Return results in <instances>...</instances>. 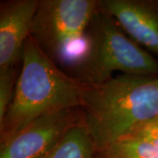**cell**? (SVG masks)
Returning a JSON list of instances; mask_svg holds the SVG:
<instances>
[{
    "label": "cell",
    "mask_w": 158,
    "mask_h": 158,
    "mask_svg": "<svg viewBox=\"0 0 158 158\" xmlns=\"http://www.w3.org/2000/svg\"><path fill=\"white\" fill-rule=\"evenodd\" d=\"M17 79L15 67L0 69V126L11 105Z\"/></svg>",
    "instance_id": "30bf717a"
},
{
    "label": "cell",
    "mask_w": 158,
    "mask_h": 158,
    "mask_svg": "<svg viewBox=\"0 0 158 158\" xmlns=\"http://www.w3.org/2000/svg\"><path fill=\"white\" fill-rule=\"evenodd\" d=\"M81 109L99 151L158 118V77L120 74L89 85Z\"/></svg>",
    "instance_id": "6da1fadb"
},
{
    "label": "cell",
    "mask_w": 158,
    "mask_h": 158,
    "mask_svg": "<svg viewBox=\"0 0 158 158\" xmlns=\"http://www.w3.org/2000/svg\"><path fill=\"white\" fill-rule=\"evenodd\" d=\"M98 8L108 13L125 32L148 52L158 56V2L103 0Z\"/></svg>",
    "instance_id": "8992f818"
},
{
    "label": "cell",
    "mask_w": 158,
    "mask_h": 158,
    "mask_svg": "<svg viewBox=\"0 0 158 158\" xmlns=\"http://www.w3.org/2000/svg\"><path fill=\"white\" fill-rule=\"evenodd\" d=\"M85 56L71 76L87 85L101 84L115 71L158 77V61L125 32L114 19L99 8L90 20Z\"/></svg>",
    "instance_id": "3957f363"
},
{
    "label": "cell",
    "mask_w": 158,
    "mask_h": 158,
    "mask_svg": "<svg viewBox=\"0 0 158 158\" xmlns=\"http://www.w3.org/2000/svg\"><path fill=\"white\" fill-rule=\"evenodd\" d=\"M79 108L65 109L35 118L1 142L0 158H40L50 152L79 120Z\"/></svg>",
    "instance_id": "5b68a950"
},
{
    "label": "cell",
    "mask_w": 158,
    "mask_h": 158,
    "mask_svg": "<svg viewBox=\"0 0 158 158\" xmlns=\"http://www.w3.org/2000/svg\"><path fill=\"white\" fill-rule=\"evenodd\" d=\"M40 0H15L1 4L0 9V69L15 67L22 61L26 41Z\"/></svg>",
    "instance_id": "52a82bcc"
},
{
    "label": "cell",
    "mask_w": 158,
    "mask_h": 158,
    "mask_svg": "<svg viewBox=\"0 0 158 158\" xmlns=\"http://www.w3.org/2000/svg\"><path fill=\"white\" fill-rule=\"evenodd\" d=\"M95 147L86 126L75 125L50 152L40 158H94Z\"/></svg>",
    "instance_id": "ba28073f"
},
{
    "label": "cell",
    "mask_w": 158,
    "mask_h": 158,
    "mask_svg": "<svg viewBox=\"0 0 158 158\" xmlns=\"http://www.w3.org/2000/svg\"><path fill=\"white\" fill-rule=\"evenodd\" d=\"M96 0H40L31 36L54 62L73 69L85 56Z\"/></svg>",
    "instance_id": "277c9868"
},
{
    "label": "cell",
    "mask_w": 158,
    "mask_h": 158,
    "mask_svg": "<svg viewBox=\"0 0 158 158\" xmlns=\"http://www.w3.org/2000/svg\"><path fill=\"white\" fill-rule=\"evenodd\" d=\"M128 137L139 138L158 147V118L142 126Z\"/></svg>",
    "instance_id": "8fae6325"
},
{
    "label": "cell",
    "mask_w": 158,
    "mask_h": 158,
    "mask_svg": "<svg viewBox=\"0 0 158 158\" xmlns=\"http://www.w3.org/2000/svg\"><path fill=\"white\" fill-rule=\"evenodd\" d=\"M87 84L62 71L30 35L14 95L0 126L1 142L35 118L65 109L81 108Z\"/></svg>",
    "instance_id": "7a4b0ae2"
},
{
    "label": "cell",
    "mask_w": 158,
    "mask_h": 158,
    "mask_svg": "<svg viewBox=\"0 0 158 158\" xmlns=\"http://www.w3.org/2000/svg\"><path fill=\"white\" fill-rule=\"evenodd\" d=\"M94 158H158V147L139 138L127 137L97 151Z\"/></svg>",
    "instance_id": "9c48e42d"
}]
</instances>
